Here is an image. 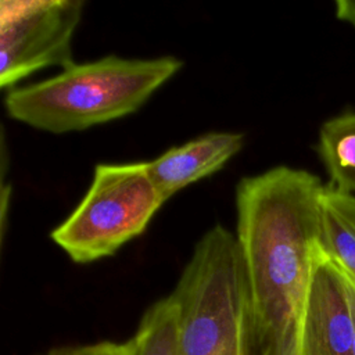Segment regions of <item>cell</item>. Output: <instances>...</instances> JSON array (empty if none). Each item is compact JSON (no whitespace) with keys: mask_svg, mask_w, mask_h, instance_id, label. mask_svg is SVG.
Segmentation results:
<instances>
[{"mask_svg":"<svg viewBox=\"0 0 355 355\" xmlns=\"http://www.w3.org/2000/svg\"><path fill=\"white\" fill-rule=\"evenodd\" d=\"M164 202L147 162L98 164L86 194L50 237L73 262H94L140 236Z\"/></svg>","mask_w":355,"mask_h":355,"instance_id":"obj_4","label":"cell"},{"mask_svg":"<svg viewBox=\"0 0 355 355\" xmlns=\"http://www.w3.org/2000/svg\"><path fill=\"white\" fill-rule=\"evenodd\" d=\"M130 340L133 355H178V306L171 294L144 312Z\"/></svg>","mask_w":355,"mask_h":355,"instance_id":"obj_10","label":"cell"},{"mask_svg":"<svg viewBox=\"0 0 355 355\" xmlns=\"http://www.w3.org/2000/svg\"><path fill=\"white\" fill-rule=\"evenodd\" d=\"M182 65L173 55L73 62L53 78L10 89L4 107L10 118L43 132H80L136 112Z\"/></svg>","mask_w":355,"mask_h":355,"instance_id":"obj_2","label":"cell"},{"mask_svg":"<svg viewBox=\"0 0 355 355\" xmlns=\"http://www.w3.org/2000/svg\"><path fill=\"white\" fill-rule=\"evenodd\" d=\"M345 280H347V286H348V293H349V300H351V306H352V313H354V322H355V283L347 277H345Z\"/></svg>","mask_w":355,"mask_h":355,"instance_id":"obj_13","label":"cell"},{"mask_svg":"<svg viewBox=\"0 0 355 355\" xmlns=\"http://www.w3.org/2000/svg\"><path fill=\"white\" fill-rule=\"evenodd\" d=\"M37 355H133L132 340L119 341H98L82 345H64L47 349Z\"/></svg>","mask_w":355,"mask_h":355,"instance_id":"obj_11","label":"cell"},{"mask_svg":"<svg viewBox=\"0 0 355 355\" xmlns=\"http://www.w3.org/2000/svg\"><path fill=\"white\" fill-rule=\"evenodd\" d=\"M240 132H209L180 146L171 147L147 162L150 176L168 201L186 186L225 166L244 146Z\"/></svg>","mask_w":355,"mask_h":355,"instance_id":"obj_7","label":"cell"},{"mask_svg":"<svg viewBox=\"0 0 355 355\" xmlns=\"http://www.w3.org/2000/svg\"><path fill=\"white\" fill-rule=\"evenodd\" d=\"M334 7L336 17L355 28V0H337Z\"/></svg>","mask_w":355,"mask_h":355,"instance_id":"obj_12","label":"cell"},{"mask_svg":"<svg viewBox=\"0 0 355 355\" xmlns=\"http://www.w3.org/2000/svg\"><path fill=\"white\" fill-rule=\"evenodd\" d=\"M83 6L82 0H1L0 87L14 89L49 67L72 65V37Z\"/></svg>","mask_w":355,"mask_h":355,"instance_id":"obj_5","label":"cell"},{"mask_svg":"<svg viewBox=\"0 0 355 355\" xmlns=\"http://www.w3.org/2000/svg\"><path fill=\"white\" fill-rule=\"evenodd\" d=\"M316 151L331 190L355 196V111L336 115L320 126Z\"/></svg>","mask_w":355,"mask_h":355,"instance_id":"obj_9","label":"cell"},{"mask_svg":"<svg viewBox=\"0 0 355 355\" xmlns=\"http://www.w3.org/2000/svg\"><path fill=\"white\" fill-rule=\"evenodd\" d=\"M319 176L275 166L236 187L255 355H297L301 316L320 248Z\"/></svg>","mask_w":355,"mask_h":355,"instance_id":"obj_1","label":"cell"},{"mask_svg":"<svg viewBox=\"0 0 355 355\" xmlns=\"http://www.w3.org/2000/svg\"><path fill=\"white\" fill-rule=\"evenodd\" d=\"M171 297L178 355H255L245 265L229 229L215 225L202 234Z\"/></svg>","mask_w":355,"mask_h":355,"instance_id":"obj_3","label":"cell"},{"mask_svg":"<svg viewBox=\"0 0 355 355\" xmlns=\"http://www.w3.org/2000/svg\"><path fill=\"white\" fill-rule=\"evenodd\" d=\"M320 248L355 283V196L326 184L320 197Z\"/></svg>","mask_w":355,"mask_h":355,"instance_id":"obj_8","label":"cell"},{"mask_svg":"<svg viewBox=\"0 0 355 355\" xmlns=\"http://www.w3.org/2000/svg\"><path fill=\"white\" fill-rule=\"evenodd\" d=\"M297 355H355V322L347 280L322 248L301 316Z\"/></svg>","mask_w":355,"mask_h":355,"instance_id":"obj_6","label":"cell"}]
</instances>
